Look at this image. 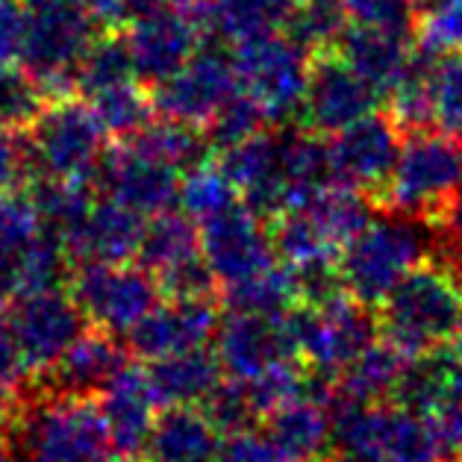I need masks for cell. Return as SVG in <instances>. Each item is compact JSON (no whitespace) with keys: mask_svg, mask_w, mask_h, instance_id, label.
Segmentation results:
<instances>
[{"mask_svg":"<svg viewBox=\"0 0 462 462\" xmlns=\"http://www.w3.org/2000/svg\"><path fill=\"white\" fill-rule=\"evenodd\" d=\"M427 88H430L433 127L459 139L462 136V51L430 56Z\"/></svg>","mask_w":462,"mask_h":462,"instance_id":"36","label":"cell"},{"mask_svg":"<svg viewBox=\"0 0 462 462\" xmlns=\"http://www.w3.org/2000/svg\"><path fill=\"white\" fill-rule=\"evenodd\" d=\"M174 4H191V0H174Z\"/></svg>","mask_w":462,"mask_h":462,"instance_id":"55","label":"cell"},{"mask_svg":"<svg viewBox=\"0 0 462 462\" xmlns=\"http://www.w3.org/2000/svg\"><path fill=\"white\" fill-rule=\"evenodd\" d=\"M415 44L436 56L462 51V0H424L415 13Z\"/></svg>","mask_w":462,"mask_h":462,"instance_id":"39","label":"cell"},{"mask_svg":"<svg viewBox=\"0 0 462 462\" xmlns=\"http://www.w3.org/2000/svg\"><path fill=\"white\" fill-rule=\"evenodd\" d=\"M442 462H462L459 457H450V459H442Z\"/></svg>","mask_w":462,"mask_h":462,"instance_id":"54","label":"cell"},{"mask_svg":"<svg viewBox=\"0 0 462 462\" xmlns=\"http://www.w3.org/2000/svg\"><path fill=\"white\" fill-rule=\"evenodd\" d=\"M56 4L69 6L71 13L92 21L100 32L124 24V21H127V13H130V0H56Z\"/></svg>","mask_w":462,"mask_h":462,"instance_id":"49","label":"cell"},{"mask_svg":"<svg viewBox=\"0 0 462 462\" xmlns=\"http://www.w3.org/2000/svg\"><path fill=\"white\" fill-rule=\"evenodd\" d=\"M130 363V347L118 336L86 327L83 336L44 371L42 389L74 398H97L109 380Z\"/></svg>","mask_w":462,"mask_h":462,"instance_id":"21","label":"cell"},{"mask_svg":"<svg viewBox=\"0 0 462 462\" xmlns=\"http://www.w3.org/2000/svg\"><path fill=\"white\" fill-rule=\"evenodd\" d=\"M445 401H450V403H454V407L462 412V371H459V377H457V383H454V389L448 392V398H445Z\"/></svg>","mask_w":462,"mask_h":462,"instance_id":"50","label":"cell"},{"mask_svg":"<svg viewBox=\"0 0 462 462\" xmlns=\"http://www.w3.org/2000/svg\"><path fill=\"white\" fill-rule=\"evenodd\" d=\"M239 88L242 86L239 74H236V60L221 44H212V48H198L183 69L153 83L151 100L160 118L207 127L209 118Z\"/></svg>","mask_w":462,"mask_h":462,"instance_id":"12","label":"cell"},{"mask_svg":"<svg viewBox=\"0 0 462 462\" xmlns=\"http://www.w3.org/2000/svg\"><path fill=\"white\" fill-rule=\"evenodd\" d=\"M104 36L92 21L56 0H27V42L21 71H27L48 97L69 95L92 42Z\"/></svg>","mask_w":462,"mask_h":462,"instance_id":"8","label":"cell"},{"mask_svg":"<svg viewBox=\"0 0 462 462\" xmlns=\"http://www.w3.org/2000/svg\"><path fill=\"white\" fill-rule=\"evenodd\" d=\"M27 42V0H0V71L21 69Z\"/></svg>","mask_w":462,"mask_h":462,"instance_id":"46","label":"cell"},{"mask_svg":"<svg viewBox=\"0 0 462 462\" xmlns=\"http://www.w3.org/2000/svg\"><path fill=\"white\" fill-rule=\"evenodd\" d=\"M354 27L410 30L415 24L412 0H339Z\"/></svg>","mask_w":462,"mask_h":462,"instance_id":"44","label":"cell"},{"mask_svg":"<svg viewBox=\"0 0 462 462\" xmlns=\"http://www.w3.org/2000/svg\"><path fill=\"white\" fill-rule=\"evenodd\" d=\"M200 407H204V412L209 415L212 424H216L224 436L254 430V427H259V421H263V415H259V410H256L247 383L233 380L227 374H224V380L216 386V392H212Z\"/></svg>","mask_w":462,"mask_h":462,"instance_id":"41","label":"cell"},{"mask_svg":"<svg viewBox=\"0 0 462 462\" xmlns=\"http://www.w3.org/2000/svg\"><path fill=\"white\" fill-rule=\"evenodd\" d=\"M380 97L383 95L377 88L347 69L339 56H321V60L312 62L298 121L300 127L327 139L333 133L345 130L347 124L377 112Z\"/></svg>","mask_w":462,"mask_h":462,"instance_id":"18","label":"cell"},{"mask_svg":"<svg viewBox=\"0 0 462 462\" xmlns=\"http://www.w3.org/2000/svg\"><path fill=\"white\" fill-rule=\"evenodd\" d=\"M224 433L204 407H162L142 454L151 462H218Z\"/></svg>","mask_w":462,"mask_h":462,"instance_id":"25","label":"cell"},{"mask_svg":"<svg viewBox=\"0 0 462 462\" xmlns=\"http://www.w3.org/2000/svg\"><path fill=\"white\" fill-rule=\"evenodd\" d=\"M121 462H151L148 457H124Z\"/></svg>","mask_w":462,"mask_h":462,"instance_id":"53","label":"cell"},{"mask_svg":"<svg viewBox=\"0 0 462 462\" xmlns=\"http://www.w3.org/2000/svg\"><path fill=\"white\" fill-rule=\"evenodd\" d=\"M218 462H224V459H218Z\"/></svg>","mask_w":462,"mask_h":462,"instance_id":"56","label":"cell"},{"mask_svg":"<svg viewBox=\"0 0 462 462\" xmlns=\"http://www.w3.org/2000/svg\"><path fill=\"white\" fill-rule=\"evenodd\" d=\"M97 410L104 415L109 442L118 457H139L148 445L151 427L162 403L151 386L148 371L139 365H124L109 386L97 394Z\"/></svg>","mask_w":462,"mask_h":462,"instance_id":"20","label":"cell"},{"mask_svg":"<svg viewBox=\"0 0 462 462\" xmlns=\"http://www.w3.org/2000/svg\"><path fill=\"white\" fill-rule=\"evenodd\" d=\"M144 216L112 198H95L92 209L65 239L71 263H130L139 254Z\"/></svg>","mask_w":462,"mask_h":462,"instance_id":"23","label":"cell"},{"mask_svg":"<svg viewBox=\"0 0 462 462\" xmlns=\"http://www.w3.org/2000/svg\"><path fill=\"white\" fill-rule=\"evenodd\" d=\"M403 359L407 356L398 347L386 339H377L333 380L330 407H365V403L392 401Z\"/></svg>","mask_w":462,"mask_h":462,"instance_id":"28","label":"cell"},{"mask_svg":"<svg viewBox=\"0 0 462 462\" xmlns=\"http://www.w3.org/2000/svg\"><path fill=\"white\" fill-rule=\"evenodd\" d=\"M300 363L307 371L336 380L354 359L380 339V321L371 307L345 295L327 303H298L291 307Z\"/></svg>","mask_w":462,"mask_h":462,"instance_id":"7","label":"cell"},{"mask_svg":"<svg viewBox=\"0 0 462 462\" xmlns=\"http://www.w3.org/2000/svg\"><path fill=\"white\" fill-rule=\"evenodd\" d=\"M351 27L339 0H298L286 32L307 51H324L336 44Z\"/></svg>","mask_w":462,"mask_h":462,"instance_id":"37","label":"cell"},{"mask_svg":"<svg viewBox=\"0 0 462 462\" xmlns=\"http://www.w3.org/2000/svg\"><path fill=\"white\" fill-rule=\"evenodd\" d=\"M124 44L142 83L171 77L200 48V21L191 4L174 0H130Z\"/></svg>","mask_w":462,"mask_h":462,"instance_id":"11","label":"cell"},{"mask_svg":"<svg viewBox=\"0 0 462 462\" xmlns=\"http://www.w3.org/2000/svg\"><path fill=\"white\" fill-rule=\"evenodd\" d=\"M32 377L36 374H32L27 356L21 351L13 324H9L6 312L0 310V403H9V407L18 403Z\"/></svg>","mask_w":462,"mask_h":462,"instance_id":"43","label":"cell"},{"mask_svg":"<svg viewBox=\"0 0 462 462\" xmlns=\"http://www.w3.org/2000/svg\"><path fill=\"white\" fill-rule=\"evenodd\" d=\"M69 291L88 327L112 336H127L165 298L156 274L133 263H86L71 274Z\"/></svg>","mask_w":462,"mask_h":462,"instance_id":"10","label":"cell"},{"mask_svg":"<svg viewBox=\"0 0 462 462\" xmlns=\"http://www.w3.org/2000/svg\"><path fill=\"white\" fill-rule=\"evenodd\" d=\"M268 124L272 121H268L265 109L259 106L251 95H245L239 88V92H236L227 104L209 118V124L204 130H207L212 148L224 151V148H233V144L256 136V133H263Z\"/></svg>","mask_w":462,"mask_h":462,"instance_id":"40","label":"cell"},{"mask_svg":"<svg viewBox=\"0 0 462 462\" xmlns=\"http://www.w3.org/2000/svg\"><path fill=\"white\" fill-rule=\"evenodd\" d=\"M180 171L168 168L136 142H121L109 148L95 171V191L118 204L136 209L139 216L151 218L160 212L177 209L180 204Z\"/></svg>","mask_w":462,"mask_h":462,"instance_id":"16","label":"cell"},{"mask_svg":"<svg viewBox=\"0 0 462 462\" xmlns=\"http://www.w3.org/2000/svg\"><path fill=\"white\" fill-rule=\"evenodd\" d=\"M83 100L92 106L95 118L100 121V127L106 130V136L118 139V142H127L133 136H139V133L148 127L156 116L151 92H144V88L139 86V80L106 88V92L83 97Z\"/></svg>","mask_w":462,"mask_h":462,"instance_id":"33","label":"cell"},{"mask_svg":"<svg viewBox=\"0 0 462 462\" xmlns=\"http://www.w3.org/2000/svg\"><path fill=\"white\" fill-rule=\"evenodd\" d=\"M42 221L27 191H6L0 195V256L15 259L24 268L30 247L42 239Z\"/></svg>","mask_w":462,"mask_h":462,"instance_id":"38","label":"cell"},{"mask_svg":"<svg viewBox=\"0 0 462 462\" xmlns=\"http://www.w3.org/2000/svg\"><path fill=\"white\" fill-rule=\"evenodd\" d=\"M9 462H116L97 398L39 389L9 412Z\"/></svg>","mask_w":462,"mask_h":462,"instance_id":"1","label":"cell"},{"mask_svg":"<svg viewBox=\"0 0 462 462\" xmlns=\"http://www.w3.org/2000/svg\"><path fill=\"white\" fill-rule=\"evenodd\" d=\"M224 307L227 312H247V315H280L298 307V283L291 268L283 263H272L263 272L239 280V283L224 286Z\"/></svg>","mask_w":462,"mask_h":462,"instance_id":"31","label":"cell"},{"mask_svg":"<svg viewBox=\"0 0 462 462\" xmlns=\"http://www.w3.org/2000/svg\"><path fill=\"white\" fill-rule=\"evenodd\" d=\"M333 462H442L445 450L427 415L394 401L330 407Z\"/></svg>","mask_w":462,"mask_h":462,"instance_id":"4","label":"cell"},{"mask_svg":"<svg viewBox=\"0 0 462 462\" xmlns=\"http://www.w3.org/2000/svg\"><path fill=\"white\" fill-rule=\"evenodd\" d=\"M198 227L200 254H204L221 289L263 272L277 259L265 218H259L242 200L218 212V216L200 221Z\"/></svg>","mask_w":462,"mask_h":462,"instance_id":"17","label":"cell"},{"mask_svg":"<svg viewBox=\"0 0 462 462\" xmlns=\"http://www.w3.org/2000/svg\"><path fill=\"white\" fill-rule=\"evenodd\" d=\"M450 345H454V354H457V359L462 363V324H459V330H457L454 339H450Z\"/></svg>","mask_w":462,"mask_h":462,"instance_id":"52","label":"cell"},{"mask_svg":"<svg viewBox=\"0 0 462 462\" xmlns=\"http://www.w3.org/2000/svg\"><path fill=\"white\" fill-rule=\"evenodd\" d=\"M459 371H462V363L457 359V354L445 351V347L412 354L403 359L392 401L421 415H430L439 403L448 398V392L454 389Z\"/></svg>","mask_w":462,"mask_h":462,"instance_id":"29","label":"cell"},{"mask_svg":"<svg viewBox=\"0 0 462 462\" xmlns=\"http://www.w3.org/2000/svg\"><path fill=\"white\" fill-rule=\"evenodd\" d=\"M48 100V92L27 71H0V130H27Z\"/></svg>","mask_w":462,"mask_h":462,"instance_id":"42","label":"cell"},{"mask_svg":"<svg viewBox=\"0 0 462 462\" xmlns=\"http://www.w3.org/2000/svg\"><path fill=\"white\" fill-rule=\"evenodd\" d=\"M133 80H139V77H136V69H133L127 44H124V39L106 36L104 32V36H97L92 42V48L86 51L80 69L74 74V88L80 92V97H92V95L106 92V88H116Z\"/></svg>","mask_w":462,"mask_h":462,"instance_id":"34","label":"cell"},{"mask_svg":"<svg viewBox=\"0 0 462 462\" xmlns=\"http://www.w3.org/2000/svg\"><path fill=\"white\" fill-rule=\"evenodd\" d=\"M218 307L212 298H162L127 333L130 354L160 359L195 347H209L218 333Z\"/></svg>","mask_w":462,"mask_h":462,"instance_id":"19","label":"cell"},{"mask_svg":"<svg viewBox=\"0 0 462 462\" xmlns=\"http://www.w3.org/2000/svg\"><path fill=\"white\" fill-rule=\"evenodd\" d=\"M291 312V310H289ZM247 315L230 312L218 324L216 356L224 374L233 380H254L286 363H300V347L291 315Z\"/></svg>","mask_w":462,"mask_h":462,"instance_id":"13","label":"cell"},{"mask_svg":"<svg viewBox=\"0 0 462 462\" xmlns=\"http://www.w3.org/2000/svg\"><path fill=\"white\" fill-rule=\"evenodd\" d=\"M339 60L356 71L368 86L386 97L392 86L407 74L415 48L410 30H383V27H347L345 36L336 42Z\"/></svg>","mask_w":462,"mask_h":462,"instance_id":"24","label":"cell"},{"mask_svg":"<svg viewBox=\"0 0 462 462\" xmlns=\"http://www.w3.org/2000/svg\"><path fill=\"white\" fill-rule=\"evenodd\" d=\"M6 430H9V403H0V448L6 442Z\"/></svg>","mask_w":462,"mask_h":462,"instance_id":"51","label":"cell"},{"mask_svg":"<svg viewBox=\"0 0 462 462\" xmlns=\"http://www.w3.org/2000/svg\"><path fill=\"white\" fill-rule=\"evenodd\" d=\"M127 142H136L142 151H148L151 156H156V160L180 174L209 162V151H212L204 127L186 121H171V118L151 121L139 136H133Z\"/></svg>","mask_w":462,"mask_h":462,"instance_id":"32","label":"cell"},{"mask_svg":"<svg viewBox=\"0 0 462 462\" xmlns=\"http://www.w3.org/2000/svg\"><path fill=\"white\" fill-rule=\"evenodd\" d=\"M433 224L442 227L439 242H445L448 247V259L445 256L442 259L462 274V183L457 186V191L450 195V200L445 204V209L439 212V218Z\"/></svg>","mask_w":462,"mask_h":462,"instance_id":"47","label":"cell"},{"mask_svg":"<svg viewBox=\"0 0 462 462\" xmlns=\"http://www.w3.org/2000/svg\"><path fill=\"white\" fill-rule=\"evenodd\" d=\"M27 174V160L24 148H21V133L0 130V195L15 191L18 183H24Z\"/></svg>","mask_w":462,"mask_h":462,"instance_id":"48","label":"cell"},{"mask_svg":"<svg viewBox=\"0 0 462 462\" xmlns=\"http://www.w3.org/2000/svg\"><path fill=\"white\" fill-rule=\"evenodd\" d=\"M259 430L274 448L280 462H319L330 454L333 410L330 401L315 392H303L286 401L259 421Z\"/></svg>","mask_w":462,"mask_h":462,"instance_id":"22","label":"cell"},{"mask_svg":"<svg viewBox=\"0 0 462 462\" xmlns=\"http://www.w3.org/2000/svg\"><path fill=\"white\" fill-rule=\"evenodd\" d=\"M436 247L439 233L433 221L377 209L339 251L342 286L351 298L374 310L415 265L433 259Z\"/></svg>","mask_w":462,"mask_h":462,"instance_id":"2","label":"cell"},{"mask_svg":"<svg viewBox=\"0 0 462 462\" xmlns=\"http://www.w3.org/2000/svg\"><path fill=\"white\" fill-rule=\"evenodd\" d=\"M403 144V130L389 112H371V116L347 124L345 130L333 133L330 148L336 186L363 191L368 198H380L383 186L389 183L392 168L398 162Z\"/></svg>","mask_w":462,"mask_h":462,"instance_id":"14","label":"cell"},{"mask_svg":"<svg viewBox=\"0 0 462 462\" xmlns=\"http://www.w3.org/2000/svg\"><path fill=\"white\" fill-rule=\"evenodd\" d=\"M4 312L9 324H13L15 339L36 377L44 374L56 359L69 351L88 327L71 291L62 289L32 291V295H24L4 307Z\"/></svg>","mask_w":462,"mask_h":462,"instance_id":"15","label":"cell"},{"mask_svg":"<svg viewBox=\"0 0 462 462\" xmlns=\"http://www.w3.org/2000/svg\"><path fill=\"white\" fill-rule=\"evenodd\" d=\"M144 371L162 407H200L224 380V368L209 347L151 359Z\"/></svg>","mask_w":462,"mask_h":462,"instance_id":"27","label":"cell"},{"mask_svg":"<svg viewBox=\"0 0 462 462\" xmlns=\"http://www.w3.org/2000/svg\"><path fill=\"white\" fill-rule=\"evenodd\" d=\"M106 130L83 97H51L36 121L21 130L30 180H86L92 183L106 148Z\"/></svg>","mask_w":462,"mask_h":462,"instance_id":"5","label":"cell"},{"mask_svg":"<svg viewBox=\"0 0 462 462\" xmlns=\"http://www.w3.org/2000/svg\"><path fill=\"white\" fill-rule=\"evenodd\" d=\"M298 0H198L195 13L200 30L218 44L256 42L263 36L283 32L295 13Z\"/></svg>","mask_w":462,"mask_h":462,"instance_id":"26","label":"cell"},{"mask_svg":"<svg viewBox=\"0 0 462 462\" xmlns=\"http://www.w3.org/2000/svg\"><path fill=\"white\" fill-rule=\"evenodd\" d=\"M239 189L230 183V177L221 171L218 162H204L191 168L180 177V209L198 224L207 221L218 212L239 204Z\"/></svg>","mask_w":462,"mask_h":462,"instance_id":"35","label":"cell"},{"mask_svg":"<svg viewBox=\"0 0 462 462\" xmlns=\"http://www.w3.org/2000/svg\"><path fill=\"white\" fill-rule=\"evenodd\" d=\"M310 53L312 51L303 48L289 32H274V36L239 44L233 53L242 92L251 95L277 127L298 118L312 71Z\"/></svg>","mask_w":462,"mask_h":462,"instance_id":"9","label":"cell"},{"mask_svg":"<svg viewBox=\"0 0 462 462\" xmlns=\"http://www.w3.org/2000/svg\"><path fill=\"white\" fill-rule=\"evenodd\" d=\"M462 183V144L442 130H412L403 136L398 162L380 191V207L401 216L436 221Z\"/></svg>","mask_w":462,"mask_h":462,"instance_id":"6","label":"cell"},{"mask_svg":"<svg viewBox=\"0 0 462 462\" xmlns=\"http://www.w3.org/2000/svg\"><path fill=\"white\" fill-rule=\"evenodd\" d=\"M200 254V227L183 209H168L144 221V233L139 242V265H144L156 277L171 272L174 265Z\"/></svg>","mask_w":462,"mask_h":462,"instance_id":"30","label":"cell"},{"mask_svg":"<svg viewBox=\"0 0 462 462\" xmlns=\"http://www.w3.org/2000/svg\"><path fill=\"white\" fill-rule=\"evenodd\" d=\"M156 280H160L165 298H212V291L218 289V280L207 265L204 254L174 265L171 272L160 274Z\"/></svg>","mask_w":462,"mask_h":462,"instance_id":"45","label":"cell"},{"mask_svg":"<svg viewBox=\"0 0 462 462\" xmlns=\"http://www.w3.org/2000/svg\"><path fill=\"white\" fill-rule=\"evenodd\" d=\"M380 336L403 356L445 347L462 324V274L445 259H427L377 307Z\"/></svg>","mask_w":462,"mask_h":462,"instance_id":"3","label":"cell"}]
</instances>
